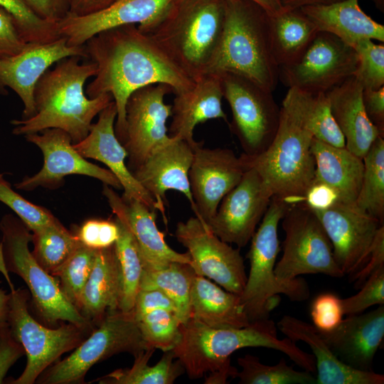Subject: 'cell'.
I'll return each instance as SVG.
<instances>
[{"label":"cell","instance_id":"6da1fadb","mask_svg":"<svg viewBox=\"0 0 384 384\" xmlns=\"http://www.w3.org/2000/svg\"><path fill=\"white\" fill-rule=\"evenodd\" d=\"M85 46L87 58L97 65V73L85 94L90 98L107 93L112 95L117 111L114 131L121 143L124 136L126 104L134 91L164 83L176 95L194 84L195 80L136 24L102 31Z\"/></svg>","mask_w":384,"mask_h":384},{"label":"cell","instance_id":"7a4b0ae2","mask_svg":"<svg viewBox=\"0 0 384 384\" xmlns=\"http://www.w3.org/2000/svg\"><path fill=\"white\" fill-rule=\"evenodd\" d=\"M80 58H63L41 76L34 90L35 114L12 120L14 134L24 137L56 128L67 132L73 144L87 137L95 117L113 99L107 93L87 96L84 85L96 75L97 65L92 61L80 63Z\"/></svg>","mask_w":384,"mask_h":384},{"label":"cell","instance_id":"3957f363","mask_svg":"<svg viewBox=\"0 0 384 384\" xmlns=\"http://www.w3.org/2000/svg\"><path fill=\"white\" fill-rule=\"evenodd\" d=\"M181 336L172 351L191 379L200 378L230 363V356L247 347L279 351L303 370L316 372L313 354L288 338H279L277 326L269 318L251 321L242 328H213L193 317L181 323Z\"/></svg>","mask_w":384,"mask_h":384},{"label":"cell","instance_id":"277c9868","mask_svg":"<svg viewBox=\"0 0 384 384\" xmlns=\"http://www.w3.org/2000/svg\"><path fill=\"white\" fill-rule=\"evenodd\" d=\"M225 0H174L141 31L148 34L194 80L208 73L224 28Z\"/></svg>","mask_w":384,"mask_h":384},{"label":"cell","instance_id":"5b68a950","mask_svg":"<svg viewBox=\"0 0 384 384\" xmlns=\"http://www.w3.org/2000/svg\"><path fill=\"white\" fill-rule=\"evenodd\" d=\"M223 72L245 77L271 92L279 80L269 13L251 0H225L223 36L209 73Z\"/></svg>","mask_w":384,"mask_h":384},{"label":"cell","instance_id":"8992f818","mask_svg":"<svg viewBox=\"0 0 384 384\" xmlns=\"http://www.w3.org/2000/svg\"><path fill=\"white\" fill-rule=\"evenodd\" d=\"M289 207L284 201L272 197L262 223L251 238L247 254L250 272L240 295L250 321L269 318L270 311L279 303V294H284L292 302H303L309 297V288L304 279L297 277L284 280L274 274L280 250L278 225Z\"/></svg>","mask_w":384,"mask_h":384},{"label":"cell","instance_id":"52a82bcc","mask_svg":"<svg viewBox=\"0 0 384 384\" xmlns=\"http://www.w3.org/2000/svg\"><path fill=\"white\" fill-rule=\"evenodd\" d=\"M313 135L284 107H280L275 137L262 154L240 156L246 169L253 168L272 197L290 206L302 203L314 178L315 161L311 150Z\"/></svg>","mask_w":384,"mask_h":384},{"label":"cell","instance_id":"ba28073f","mask_svg":"<svg viewBox=\"0 0 384 384\" xmlns=\"http://www.w3.org/2000/svg\"><path fill=\"white\" fill-rule=\"evenodd\" d=\"M0 271L13 272L25 282L38 321L50 328L64 322L93 325L65 298L57 279L33 257L28 247L32 240L28 228L18 217L6 214L0 220Z\"/></svg>","mask_w":384,"mask_h":384},{"label":"cell","instance_id":"9c48e42d","mask_svg":"<svg viewBox=\"0 0 384 384\" xmlns=\"http://www.w3.org/2000/svg\"><path fill=\"white\" fill-rule=\"evenodd\" d=\"M9 283L11 292L6 321L12 336L23 347L27 357L23 373L9 383L33 384L63 353L78 346L95 326L66 322L56 328L48 327L29 312V292L15 289L11 282Z\"/></svg>","mask_w":384,"mask_h":384},{"label":"cell","instance_id":"30bf717a","mask_svg":"<svg viewBox=\"0 0 384 384\" xmlns=\"http://www.w3.org/2000/svg\"><path fill=\"white\" fill-rule=\"evenodd\" d=\"M149 348L133 311L109 312L68 356L46 368L35 383H84L86 373L96 363L121 353L134 357Z\"/></svg>","mask_w":384,"mask_h":384},{"label":"cell","instance_id":"8fae6325","mask_svg":"<svg viewBox=\"0 0 384 384\" xmlns=\"http://www.w3.org/2000/svg\"><path fill=\"white\" fill-rule=\"evenodd\" d=\"M282 220L285 238L282 255L274 267L278 278L291 280L309 274L344 276L334 259L330 239L310 208L304 203L292 206Z\"/></svg>","mask_w":384,"mask_h":384},{"label":"cell","instance_id":"7c38bea8","mask_svg":"<svg viewBox=\"0 0 384 384\" xmlns=\"http://www.w3.org/2000/svg\"><path fill=\"white\" fill-rule=\"evenodd\" d=\"M223 97L232 112L228 124L238 139L243 154L256 156L272 142L279 122L280 108L272 92L253 81L231 73H218Z\"/></svg>","mask_w":384,"mask_h":384},{"label":"cell","instance_id":"4fadbf2b","mask_svg":"<svg viewBox=\"0 0 384 384\" xmlns=\"http://www.w3.org/2000/svg\"><path fill=\"white\" fill-rule=\"evenodd\" d=\"M358 62L353 47L330 33L319 31L297 60L279 67V79L289 88L326 93L353 75Z\"/></svg>","mask_w":384,"mask_h":384},{"label":"cell","instance_id":"5bb4252c","mask_svg":"<svg viewBox=\"0 0 384 384\" xmlns=\"http://www.w3.org/2000/svg\"><path fill=\"white\" fill-rule=\"evenodd\" d=\"M174 234L187 249L196 274L213 279L226 291L242 294L247 274L239 249L220 240L196 216L178 222Z\"/></svg>","mask_w":384,"mask_h":384},{"label":"cell","instance_id":"9a60e30c","mask_svg":"<svg viewBox=\"0 0 384 384\" xmlns=\"http://www.w3.org/2000/svg\"><path fill=\"white\" fill-rule=\"evenodd\" d=\"M170 92L173 90L169 85L158 83L137 89L127 100L122 144L127 152V166L132 173L170 138L166 121L171 116V105L164 102Z\"/></svg>","mask_w":384,"mask_h":384},{"label":"cell","instance_id":"2e32d148","mask_svg":"<svg viewBox=\"0 0 384 384\" xmlns=\"http://www.w3.org/2000/svg\"><path fill=\"white\" fill-rule=\"evenodd\" d=\"M27 142L37 146L43 156L41 170L31 176H25L15 184L18 190L31 191L38 187L55 188L64 177L83 175L101 181L116 189H122L117 177L109 170L88 161L73 146L65 131L50 128L24 136Z\"/></svg>","mask_w":384,"mask_h":384},{"label":"cell","instance_id":"e0dca14e","mask_svg":"<svg viewBox=\"0 0 384 384\" xmlns=\"http://www.w3.org/2000/svg\"><path fill=\"white\" fill-rule=\"evenodd\" d=\"M313 212L330 239L338 266L344 276L351 277L368 260L377 231L383 225L356 203L338 201Z\"/></svg>","mask_w":384,"mask_h":384},{"label":"cell","instance_id":"ac0fdd59","mask_svg":"<svg viewBox=\"0 0 384 384\" xmlns=\"http://www.w3.org/2000/svg\"><path fill=\"white\" fill-rule=\"evenodd\" d=\"M272 195L253 168L246 169L238 184L221 200L206 223L220 240L245 247L256 231Z\"/></svg>","mask_w":384,"mask_h":384},{"label":"cell","instance_id":"d6986e66","mask_svg":"<svg viewBox=\"0 0 384 384\" xmlns=\"http://www.w3.org/2000/svg\"><path fill=\"white\" fill-rule=\"evenodd\" d=\"M195 148L188 171L195 216L207 223L223 197L240 181L246 168L240 156L227 148Z\"/></svg>","mask_w":384,"mask_h":384},{"label":"cell","instance_id":"ffe728a7","mask_svg":"<svg viewBox=\"0 0 384 384\" xmlns=\"http://www.w3.org/2000/svg\"><path fill=\"white\" fill-rule=\"evenodd\" d=\"M72 56L87 58L85 44L70 46L60 37L48 43H27L20 52L0 58V90L9 87L20 97L22 119L35 114L34 90L41 76L54 63Z\"/></svg>","mask_w":384,"mask_h":384},{"label":"cell","instance_id":"44dd1931","mask_svg":"<svg viewBox=\"0 0 384 384\" xmlns=\"http://www.w3.org/2000/svg\"><path fill=\"white\" fill-rule=\"evenodd\" d=\"M198 142H189L178 137H171L156 147L146 160L132 171L138 182L154 198L166 225L165 213L166 193L175 190L188 199L192 210L195 206L190 190L188 171L195 148Z\"/></svg>","mask_w":384,"mask_h":384},{"label":"cell","instance_id":"7402d4cb","mask_svg":"<svg viewBox=\"0 0 384 384\" xmlns=\"http://www.w3.org/2000/svg\"><path fill=\"white\" fill-rule=\"evenodd\" d=\"M117 114V107L112 100L100 112L97 121L92 124L87 137L73 144V146L85 159L97 160L107 166L122 186L124 201L137 200L149 208L156 210L154 198L126 164L127 152L114 131Z\"/></svg>","mask_w":384,"mask_h":384},{"label":"cell","instance_id":"603a6c76","mask_svg":"<svg viewBox=\"0 0 384 384\" xmlns=\"http://www.w3.org/2000/svg\"><path fill=\"white\" fill-rule=\"evenodd\" d=\"M174 0H117L107 9L85 16L68 15L57 23L58 33L70 46L84 45L97 33L114 27L138 24L144 30L164 14Z\"/></svg>","mask_w":384,"mask_h":384},{"label":"cell","instance_id":"cb8c5ba5","mask_svg":"<svg viewBox=\"0 0 384 384\" xmlns=\"http://www.w3.org/2000/svg\"><path fill=\"white\" fill-rule=\"evenodd\" d=\"M319 332L342 362L358 370H373L374 357L384 338V306L347 316L331 331Z\"/></svg>","mask_w":384,"mask_h":384},{"label":"cell","instance_id":"d4e9b609","mask_svg":"<svg viewBox=\"0 0 384 384\" xmlns=\"http://www.w3.org/2000/svg\"><path fill=\"white\" fill-rule=\"evenodd\" d=\"M105 196L114 216L122 220L132 234L143 262L159 264L178 262L191 264L188 252L180 253L166 242L156 224L155 209L137 200L124 201L111 186L104 184Z\"/></svg>","mask_w":384,"mask_h":384},{"label":"cell","instance_id":"484cf974","mask_svg":"<svg viewBox=\"0 0 384 384\" xmlns=\"http://www.w3.org/2000/svg\"><path fill=\"white\" fill-rule=\"evenodd\" d=\"M279 331L290 340L302 341L315 358L316 384H383L384 375L373 370H361L342 362L313 325L289 315L277 323Z\"/></svg>","mask_w":384,"mask_h":384},{"label":"cell","instance_id":"4316f807","mask_svg":"<svg viewBox=\"0 0 384 384\" xmlns=\"http://www.w3.org/2000/svg\"><path fill=\"white\" fill-rule=\"evenodd\" d=\"M223 98L219 73H208L196 79L191 87L175 95L170 136L194 142L193 130L198 124L213 119H223L228 123L222 107Z\"/></svg>","mask_w":384,"mask_h":384},{"label":"cell","instance_id":"83f0119b","mask_svg":"<svg viewBox=\"0 0 384 384\" xmlns=\"http://www.w3.org/2000/svg\"><path fill=\"white\" fill-rule=\"evenodd\" d=\"M363 87L351 76L326 92L331 114L345 139V146L363 159L375 139L381 134L366 113Z\"/></svg>","mask_w":384,"mask_h":384},{"label":"cell","instance_id":"f1b7e54d","mask_svg":"<svg viewBox=\"0 0 384 384\" xmlns=\"http://www.w3.org/2000/svg\"><path fill=\"white\" fill-rule=\"evenodd\" d=\"M319 31L330 33L354 47L363 39L384 42V26L368 16L359 0H343L330 5L300 8Z\"/></svg>","mask_w":384,"mask_h":384},{"label":"cell","instance_id":"f546056e","mask_svg":"<svg viewBox=\"0 0 384 384\" xmlns=\"http://www.w3.org/2000/svg\"><path fill=\"white\" fill-rule=\"evenodd\" d=\"M120 279L114 245L96 252L90 275L77 307L95 326L109 312L119 310Z\"/></svg>","mask_w":384,"mask_h":384},{"label":"cell","instance_id":"4dcf8cb0","mask_svg":"<svg viewBox=\"0 0 384 384\" xmlns=\"http://www.w3.org/2000/svg\"><path fill=\"white\" fill-rule=\"evenodd\" d=\"M311 150L315 161L314 179L334 188L341 201L356 203L364 169L363 159L346 146H334L315 138Z\"/></svg>","mask_w":384,"mask_h":384},{"label":"cell","instance_id":"1f68e13d","mask_svg":"<svg viewBox=\"0 0 384 384\" xmlns=\"http://www.w3.org/2000/svg\"><path fill=\"white\" fill-rule=\"evenodd\" d=\"M191 317L213 328H242L250 324L240 296L195 274L190 292Z\"/></svg>","mask_w":384,"mask_h":384},{"label":"cell","instance_id":"d6a6232c","mask_svg":"<svg viewBox=\"0 0 384 384\" xmlns=\"http://www.w3.org/2000/svg\"><path fill=\"white\" fill-rule=\"evenodd\" d=\"M282 106L314 138L334 146H345L344 137L333 117L326 93H312L289 87Z\"/></svg>","mask_w":384,"mask_h":384},{"label":"cell","instance_id":"836d02e7","mask_svg":"<svg viewBox=\"0 0 384 384\" xmlns=\"http://www.w3.org/2000/svg\"><path fill=\"white\" fill-rule=\"evenodd\" d=\"M269 28L272 51L279 68L297 60L319 31L301 9L269 14Z\"/></svg>","mask_w":384,"mask_h":384},{"label":"cell","instance_id":"e575fe53","mask_svg":"<svg viewBox=\"0 0 384 384\" xmlns=\"http://www.w3.org/2000/svg\"><path fill=\"white\" fill-rule=\"evenodd\" d=\"M142 263L139 289L162 291L176 305L181 322L187 321L191 317L190 292L196 274L191 266L178 262Z\"/></svg>","mask_w":384,"mask_h":384},{"label":"cell","instance_id":"d590c367","mask_svg":"<svg viewBox=\"0 0 384 384\" xmlns=\"http://www.w3.org/2000/svg\"><path fill=\"white\" fill-rule=\"evenodd\" d=\"M155 348H149L134 356L131 368H120L97 378L100 384H171L185 372L181 363L172 351H165L154 366L148 362Z\"/></svg>","mask_w":384,"mask_h":384},{"label":"cell","instance_id":"8d00e7d4","mask_svg":"<svg viewBox=\"0 0 384 384\" xmlns=\"http://www.w3.org/2000/svg\"><path fill=\"white\" fill-rule=\"evenodd\" d=\"M119 228V237L114 243L120 279L119 310L133 311L140 287L143 263L137 244L125 223L114 217Z\"/></svg>","mask_w":384,"mask_h":384},{"label":"cell","instance_id":"74e56055","mask_svg":"<svg viewBox=\"0 0 384 384\" xmlns=\"http://www.w3.org/2000/svg\"><path fill=\"white\" fill-rule=\"evenodd\" d=\"M31 242L33 257L51 275L81 244L73 232L65 228L56 218L32 231Z\"/></svg>","mask_w":384,"mask_h":384},{"label":"cell","instance_id":"f35d334b","mask_svg":"<svg viewBox=\"0 0 384 384\" xmlns=\"http://www.w3.org/2000/svg\"><path fill=\"white\" fill-rule=\"evenodd\" d=\"M364 169L356 206L384 220V139L378 136L363 158Z\"/></svg>","mask_w":384,"mask_h":384},{"label":"cell","instance_id":"ab89813d","mask_svg":"<svg viewBox=\"0 0 384 384\" xmlns=\"http://www.w3.org/2000/svg\"><path fill=\"white\" fill-rule=\"evenodd\" d=\"M237 362L241 370L236 378L241 384H316L312 373L296 370L284 358L270 366L261 363L255 356L246 354L238 358Z\"/></svg>","mask_w":384,"mask_h":384},{"label":"cell","instance_id":"60d3db41","mask_svg":"<svg viewBox=\"0 0 384 384\" xmlns=\"http://www.w3.org/2000/svg\"><path fill=\"white\" fill-rule=\"evenodd\" d=\"M97 250L80 244L52 276L65 298L77 309L82 292L92 272Z\"/></svg>","mask_w":384,"mask_h":384},{"label":"cell","instance_id":"b9f144b4","mask_svg":"<svg viewBox=\"0 0 384 384\" xmlns=\"http://www.w3.org/2000/svg\"><path fill=\"white\" fill-rule=\"evenodd\" d=\"M137 321L144 339L151 348L163 352L171 351L181 339L182 322L174 312L156 309Z\"/></svg>","mask_w":384,"mask_h":384},{"label":"cell","instance_id":"7bdbcfd3","mask_svg":"<svg viewBox=\"0 0 384 384\" xmlns=\"http://www.w3.org/2000/svg\"><path fill=\"white\" fill-rule=\"evenodd\" d=\"M0 7L14 18L18 30L26 43H48L61 37L57 23L38 17L23 0H0Z\"/></svg>","mask_w":384,"mask_h":384},{"label":"cell","instance_id":"ee69618b","mask_svg":"<svg viewBox=\"0 0 384 384\" xmlns=\"http://www.w3.org/2000/svg\"><path fill=\"white\" fill-rule=\"evenodd\" d=\"M358 62L353 76L363 89L378 90L384 86V46L363 39L353 47Z\"/></svg>","mask_w":384,"mask_h":384},{"label":"cell","instance_id":"f6af8a7d","mask_svg":"<svg viewBox=\"0 0 384 384\" xmlns=\"http://www.w3.org/2000/svg\"><path fill=\"white\" fill-rule=\"evenodd\" d=\"M0 202L11 209L32 232L51 222L55 217L44 207L36 205L14 191L0 174Z\"/></svg>","mask_w":384,"mask_h":384},{"label":"cell","instance_id":"bcb514c9","mask_svg":"<svg viewBox=\"0 0 384 384\" xmlns=\"http://www.w3.org/2000/svg\"><path fill=\"white\" fill-rule=\"evenodd\" d=\"M383 304L384 266L367 279L357 294L342 299L343 314L346 316L361 314L368 307Z\"/></svg>","mask_w":384,"mask_h":384},{"label":"cell","instance_id":"7dc6e473","mask_svg":"<svg viewBox=\"0 0 384 384\" xmlns=\"http://www.w3.org/2000/svg\"><path fill=\"white\" fill-rule=\"evenodd\" d=\"M73 233L84 246L92 250L109 247L119 237V228L114 220L88 219Z\"/></svg>","mask_w":384,"mask_h":384},{"label":"cell","instance_id":"c3c4849f","mask_svg":"<svg viewBox=\"0 0 384 384\" xmlns=\"http://www.w3.org/2000/svg\"><path fill=\"white\" fill-rule=\"evenodd\" d=\"M342 299L332 293L318 295L312 302L310 316L313 325L326 332L336 328L343 319Z\"/></svg>","mask_w":384,"mask_h":384},{"label":"cell","instance_id":"681fc988","mask_svg":"<svg viewBox=\"0 0 384 384\" xmlns=\"http://www.w3.org/2000/svg\"><path fill=\"white\" fill-rule=\"evenodd\" d=\"M156 309H165L174 312L179 317L176 305L162 291L158 289L140 288L132 311L136 320Z\"/></svg>","mask_w":384,"mask_h":384},{"label":"cell","instance_id":"f907efd6","mask_svg":"<svg viewBox=\"0 0 384 384\" xmlns=\"http://www.w3.org/2000/svg\"><path fill=\"white\" fill-rule=\"evenodd\" d=\"M26 43L18 30L14 18L0 7V58L20 52Z\"/></svg>","mask_w":384,"mask_h":384},{"label":"cell","instance_id":"816d5d0a","mask_svg":"<svg viewBox=\"0 0 384 384\" xmlns=\"http://www.w3.org/2000/svg\"><path fill=\"white\" fill-rule=\"evenodd\" d=\"M25 350L12 336L7 322L0 326V384L9 368L23 355Z\"/></svg>","mask_w":384,"mask_h":384},{"label":"cell","instance_id":"f5cc1de1","mask_svg":"<svg viewBox=\"0 0 384 384\" xmlns=\"http://www.w3.org/2000/svg\"><path fill=\"white\" fill-rule=\"evenodd\" d=\"M384 266V226L381 225L374 238L370 257L365 265L349 277L354 287L360 289L367 279L380 267Z\"/></svg>","mask_w":384,"mask_h":384},{"label":"cell","instance_id":"db71d44e","mask_svg":"<svg viewBox=\"0 0 384 384\" xmlns=\"http://www.w3.org/2000/svg\"><path fill=\"white\" fill-rule=\"evenodd\" d=\"M338 201H341L334 188L314 178L304 193L302 203L316 211L326 210Z\"/></svg>","mask_w":384,"mask_h":384},{"label":"cell","instance_id":"11a10c76","mask_svg":"<svg viewBox=\"0 0 384 384\" xmlns=\"http://www.w3.org/2000/svg\"><path fill=\"white\" fill-rule=\"evenodd\" d=\"M27 6L41 18L58 23L69 13L68 0H23Z\"/></svg>","mask_w":384,"mask_h":384},{"label":"cell","instance_id":"9f6ffc18","mask_svg":"<svg viewBox=\"0 0 384 384\" xmlns=\"http://www.w3.org/2000/svg\"><path fill=\"white\" fill-rule=\"evenodd\" d=\"M362 100L367 117L384 136V86L378 90L363 89Z\"/></svg>","mask_w":384,"mask_h":384},{"label":"cell","instance_id":"6f0895ef","mask_svg":"<svg viewBox=\"0 0 384 384\" xmlns=\"http://www.w3.org/2000/svg\"><path fill=\"white\" fill-rule=\"evenodd\" d=\"M68 15L85 16L102 11L117 0H68Z\"/></svg>","mask_w":384,"mask_h":384},{"label":"cell","instance_id":"680465c9","mask_svg":"<svg viewBox=\"0 0 384 384\" xmlns=\"http://www.w3.org/2000/svg\"><path fill=\"white\" fill-rule=\"evenodd\" d=\"M238 371L235 367L229 363L218 370L211 372L210 375L206 377L205 383L225 384L229 378H236Z\"/></svg>","mask_w":384,"mask_h":384},{"label":"cell","instance_id":"91938a15","mask_svg":"<svg viewBox=\"0 0 384 384\" xmlns=\"http://www.w3.org/2000/svg\"><path fill=\"white\" fill-rule=\"evenodd\" d=\"M343 0H280L283 9H300L309 6L330 5Z\"/></svg>","mask_w":384,"mask_h":384},{"label":"cell","instance_id":"94428289","mask_svg":"<svg viewBox=\"0 0 384 384\" xmlns=\"http://www.w3.org/2000/svg\"><path fill=\"white\" fill-rule=\"evenodd\" d=\"M9 299L10 294L0 289V326L7 322Z\"/></svg>","mask_w":384,"mask_h":384},{"label":"cell","instance_id":"6125c7cd","mask_svg":"<svg viewBox=\"0 0 384 384\" xmlns=\"http://www.w3.org/2000/svg\"><path fill=\"white\" fill-rule=\"evenodd\" d=\"M262 8H264L270 14H275L283 10L280 0H251Z\"/></svg>","mask_w":384,"mask_h":384},{"label":"cell","instance_id":"be15d7a7","mask_svg":"<svg viewBox=\"0 0 384 384\" xmlns=\"http://www.w3.org/2000/svg\"><path fill=\"white\" fill-rule=\"evenodd\" d=\"M376 8L381 12L384 11V0H371Z\"/></svg>","mask_w":384,"mask_h":384}]
</instances>
